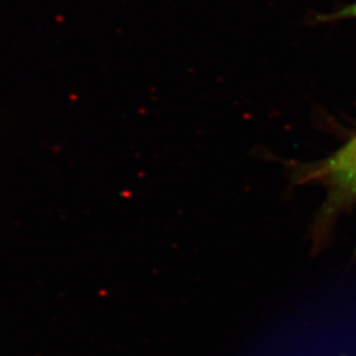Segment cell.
Listing matches in <instances>:
<instances>
[{"mask_svg": "<svg viewBox=\"0 0 356 356\" xmlns=\"http://www.w3.org/2000/svg\"><path fill=\"white\" fill-rule=\"evenodd\" d=\"M291 188L319 184L325 186L327 182L342 176L356 166V135L341 147L337 152L316 163L282 161Z\"/></svg>", "mask_w": 356, "mask_h": 356, "instance_id": "cell-1", "label": "cell"}, {"mask_svg": "<svg viewBox=\"0 0 356 356\" xmlns=\"http://www.w3.org/2000/svg\"><path fill=\"white\" fill-rule=\"evenodd\" d=\"M327 191L326 202L314 218L312 226L313 251L318 252L330 238L332 225L346 209L356 201V166L323 186Z\"/></svg>", "mask_w": 356, "mask_h": 356, "instance_id": "cell-2", "label": "cell"}, {"mask_svg": "<svg viewBox=\"0 0 356 356\" xmlns=\"http://www.w3.org/2000/svg\"><path fill=\"white\" fill-rule=\"evenodd\" d=\"M350 17H356V3L350 4V6L344 7V8L337 11V13L318 16L316 19V22H318V23H327V22H338V20L350 19Z\"/></svg>", "mask_w": 356, "mask_h": 356, "instance_id": "cell-3", "label": "cell"}]
</instances>
